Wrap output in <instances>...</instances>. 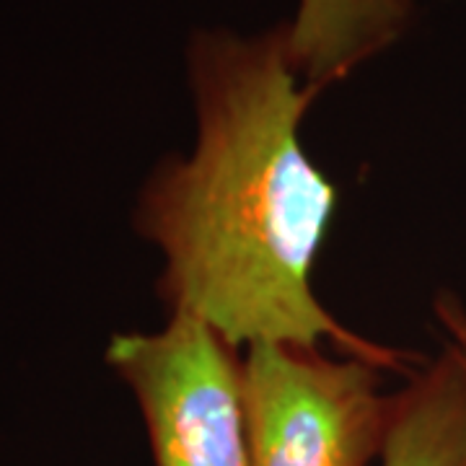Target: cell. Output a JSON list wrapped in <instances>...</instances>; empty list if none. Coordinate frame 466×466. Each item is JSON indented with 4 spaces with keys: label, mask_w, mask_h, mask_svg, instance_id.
I'll use <instances>...</instances> for the list:
<instances>
[{
    "label": "cell",
    "mask_w": 466,
    "mask_h": 466,
    "mask_svg": "<svg viewBox=\"0 0 466 466\" xmlns=\"http://www.w3.org/2000/svg\"><path fill=\"white\" fill-rule=\"evenodd\" d=\"M208 321L171 314L156 334H116L106 363L135 391L156 466H251L244 360Z\"/></svg>",
    "instance_id": "3957f363"
},
{
    "label": "cell",
    "mask_w": 466,
    "mask_h": 466,
    "mask_svg": "<svg viewBox=\"0 0 466 466\" xmlns=\"http://www.w3.org/2000/svg\"><path fill=\"white\" fill-rule=\"evenodd\" d=\"M383 466H466V368L449 348L400 391Z\"/></svg>",
    "instance_id": "5b68a950"
},
{
    "label": "cell",
    "mask_w": 466,
    "mask_h": 466,
    "mask_svg": "<svg viewBox=\"0 0 466 466\" xmlns=\"http://www.w3.org/2000/svg\"><path fill=\"white\" fill-rule=\"evenodd\" d=\"M438 311H441L443 324L449 327V332L453 334V345L451 348L456 350V355L461 358V363L466 368V317L459 311V306H453L449 300H441Z\"/></svg>",
    "instance_id": "8992f818"
},
{
    "label": "cell",
    "mask_w": 466,
    "mask_h": 466,
    "mask_svg": "<svg viewBox=\"0 0 466 466\" xmlns=\"http://www.w3.org/2000/svg\"><path fill=\"white\" fill-rule=\"evenodd\" d=\"M412 18V0H300L288 24L303 84L321 91L397 42Z\"/></svg>",
    "instance_id": "277c9868"
},
{
    "label": "cell",
    "mask_w": 466,
    "mask_h": 466,
    "mask_svg": "<svg viewBox=\"0 0 466 466\" xmlns=\"http://www.w3.org/2000/svg\"><path fill=\"white\" fill-rule=\"evenodd\" d=\"M360 358L254 342L244 358L251 466H366L383 453L400 394Z\"/></svg>",
    "instance_id": "7a4b0ae2"
},
{
    "label": "cell",
    "mask_w": 466,
    "mask_h": 466,
    "mask_svg": "<svg viewBox=\"0 0 466 466\" xmlns=\"http://www.w3.org/2000/svg\"><path fill=\"white\" fill-rule=\"evenodd\" d=\"M198 146L146 184L135 228L164 254L158 296L233 345L321 342L386 370L420 358L342 327L311 275L337 187L309 158L300 119L319 91L300 78L288 24L257 36L200 32L189 45Z\"/></svg>",
    "instance_id": "6da1fadb"
}]
</instances>
